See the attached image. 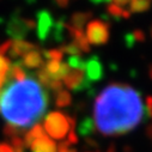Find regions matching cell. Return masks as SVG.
<instances>
[{"mask_svg":"<svg viewBox=\"0 0 152 152\" xmlns=\"http://www.w3.org/2000/svg\"><path fill=\"white\" fill-rule=\"evenodd\" d=\"M145 111L139 91L125 83H110L95 99L94 124L101 134L119 137L137 128Z\"/></svg>","mask_w":152,"mask_h":152,"instance_id":"obj_1","label":"cell"},{"mask_svg":"<svg viewBox=\"0 0 152 152\" xmlns=\"http://www.w3.org/2000/svg\"><path fill=\"white\" fill-rule=\"evenodd\" d=\"M48 107V97L42 86L32 78L9 80L0 95V113L13 126L25 129L36 125Z\"/></svg>","mask_w":152,"mask_h":152,"instance_id":"obj_2","label":"cell"},{"mask_svg":"<svg viewBox=\"0 0 152 152\" xmlns=\"http://www.w3.org/2000/svg\"><path fill=\"white\" fill-rule=\"evenodd\" d=\"M75 121L73 118L68 116L62 111H50L45 119L43 129L52 138L56 140H62L74 131Z\"/></svg>","mask_w":152,"mask_h":152,"instance_id":"obj_3","label":"cell"},{"mask_svg":"<svg viewBox=\"0 0 152 152\" xmlns=\"http://www.w3.org/2000/svg\"><path fill=\"white\" fill-rule=\"evenodd\" d=\"M85 36L88 42L92 46H103L108 43L110 37L109 23L101 19H92L86 24Z\"/></svg>","mask_w":152,"mask_h":152,"instance_id":"obj_4","label":"cell"},{"mask_svg":"<svg viewBox=\"0 0 152 152\" xmlns=\"http://www.w3.org/2000/svg\"><path fill=\"white\" fill-rule=\"evenodd\" d=\"M36 29V22L24 18L19 15H13L6 24V34L16 40H23L30 30Z\"/></svg>","mask_w":152,"mask_h":152,"instance_id":"obj_5","label":"cell"},{"mask_svg":"<svg viewBox=\"0 0 152 152\" xmlns=\"http://www.w3.org/2000/svg\"><path fill=\"white\" fill-rule=\"evenodd\" d=\"M64 85L72 91H82L89 86V80L86 79L85 71L83 69H72L62 79Z\"/></svg>","mask_w":152,"mask_h":152,"instance_id":"obj_6","label":"cell"},{"mask_svg":"<svg viewBox=\"0 0 152 152\" xmlns=\"http://www.w3.org/2000/svg\"><path fill=\"white\" fill-rule=\"evenodd\" d=\"M54 24L55 22L53 19V16L47 10H42L37 13L36 30H37V37H39L40 41L45 42L48 39L49 34L54 28Z\"/></svg>","mask_w":152,"mask_h":152,"instance_id":"obj_7","label":"cell"},{"mask_svg":"<svg viewBox=\"0 0 152 152\" xmlns=\"http://www.w3.org/2000/svg\"><path fill=\"white\" fill-rule=\"evenodd\" d=\"M85 75L89 82H98L103 78V65L97 55L85 60Z\"/></svg>","mask_w":152,"mask_h":152,"instance_id":"obj_8","label":"cell"},{"mask_svg":"<svg viewBox=\"0 0 152 152\" xmlns=\"http://www.w3.org/2000/svg\"><path fill=\"white\" fill-rule=\"evenodd\" d=\"M37 49V46L34 45V43H30L28 41H24V40H16V41H12V45H11V48L9 50V55L13 59H17L19 56H24L25 54H28L29 52L31 50H35Z\"/></svg>","mask_w":152,"mask_h":152,"instance_id":"obj_9","label":"cell"},{"mask_svg":"<svg viewBox=\"0 0 152 152\" xmlns=\"http://www.w3.org/2000/svg\"><path fill=\"white\" fill-rule=\"evenodd\" d=\"M30 150L31 152H56L58 146L52 138L45 134L30 145Z\"/></svg>","mask_w":152,"mask_h":152,"instance_id":"obj_10","label":"cell"},{"mask_svg":"<svg viewBox=\"0 0 152 152\" xmlns=\"http://www.w3.org/2000/svg\"><path fill=\"white\" fill-rule=\"evenodd\" d=\"M20 65L25 68H41L43 66V55L41 54V52H39L37 49L29 52L28 54H25L24 56H22L20 60Z\"/></svg>","mask_w":152,"mask_h":152,"instance_id":"obj_11","label":"cell"},{"mask_svg":"<svg viewBox=\"0 0 152 152\" xmlns=\"http://www.w3.org/2000/svg\"><path fill=\"white\" fill-rule=\"evenodd\" d=\"M92 13L91 12H74L69 18V25L74 29L83 30V28L91 20Z\"/></svg>","mask_w":152,"mask_h":152,"instance_id":"obj_12","label":"cell"},{"mask_svg":"<svg viewBox=\"0 0 152 152\" xmlns=\"http://www.w3.org/2000/svg\"><path fill=\"white\" fill-rule=\"evenodd\" d=\"M42 135H45V129H43V127H42L40 124L34 125L28 132H25V134H24V137H23L25 147H30V145H31L36 139H39V138L42 137Z\"/></svg>","mask_w":152,"mask_h":152,"instance_id":"obj_13","label":"cell"},{"mask_svg":"<svg viewBox=\"0 0 152 152\" xmlns=\"http://www.w3.org/2000/svg\"><path fill=\"white\" fill-rule=\"evenodd\" d=\"M26 78V73L24 71V67L20 65V62H15L10 66L9 73H7V79L6 80H23Z\"/></svg>","mask_w":152,"mask_h":152,"instance_id":"obj_14","label":"cell"},{"mask_svg":"<svg viewBox=\"0 0 152 152\" xmlns=\"http://www.w3.org/2000/svg\"><path fill=\"white\" fill-rule=\"evenodd\" d=\"M107 13L115 19H128L131 17L129 11H127L115 4H109L107 6Z\"/></svg>","mask_w":152,"mask_h":152,"instance_id":"obj_15","label":"cell"},{"mask_svg":"<svg viewBox=\"0 0 152 152\" xmlns=\"http://www.w3.org/2000/svg\"><path fill=\"white\" fill-rule=\"evenodd\" d=\"M152 0H132L129 4V13H142L150 10Z\"/></svg>","mask_w":152,"mask_h":152,"instance_id":"obj_16","label":"cell"},{"mask_svg":"<svg viewBox=\"0 0 152 152\" xmlns=\"http://www.w3.org/2000/svg\"><path fill=\"white\" fill-rule=\"evenodd\" d=\"M72 103V96L67 90H60L55 94V105L58 108H66L71 105Z\"/></svg>","mask_w":152,"mask_h":152,"instance_id":"obj_17","label":"cell"},{"mask_svg":"<svg viewBox=\"0 0 152 152\" xmlns=\"http://www.w3.org/2000/svg\"><path fill=\"white\" fill-rule=\"evenodd\" d=\"M10 61L5 55L0 54V89L3 88V85L6 83L7 79V73L10 69Z\"/></svg>","mask_w":152,"mask_h":152,"instance_id":"obj_18","label":"cell"},{"mask_svg":"<svg viewBox=\"0 0 152 152\" xmlns=\"http://www.w3.org/2000/svg\"><path fill=\"white\" fill-rule=\"evenodd\" d=\"M3 132H4V135L7 139H11V138H15V137H22L23 133L25 134V129H23L20 127H17V126H13L11 124H6Z\"/></svg>","mask_w":152,"mask_h":152,"instance_id":"obj_19","label":"cell"},{"mask_svg":"<svg viewBox=\"0 0 152 152\" xmlns=\"http://www.w3.org/2000/svg\"><path fill=\"white\" fill-rule=\"evenodd\" d=\"M61 50H62V53L65 54H69L71 56H82V50H80V48L75 45L73 41L72 42H68V43H66V45H64L61 48H60Z\"/></svg>","mask_w":152,"mask_h":152,"instance_id":"obj_20","label":"cell"},{"mask_svg":"<svg viewBox=\"0 0 152 152\" xmlns=\"http://www.w3.org/2000/svg\"><path fill=\"white\" fill-rule=\"evenodd\" d=\"M95 124H94V121L91 120V119H85L82 124H80V126H79V133L82 134V135H84V137H88V135H90L91 133H94V131H95Z\"/></svg>","mask_w":152,"mask_h":152,"instance_id":"obj_21","label":"cell"},{"mask_svg":"<svg viewBox=\"0 0 152 152\" xmlns=\"http://www.w3.org/2000/svg\"><path fill=\"white\" fill-rule=\"evenodd\" d=\"M42 55L47 60H56V61H61L62 58H64V53L60 48H53V49L45 50L42 53Z\"/></svg>","mask_w":152,"mask_h":152,"instance_id":"obj_22","label":"cell"},{"mask_svg":"<svg viewBox=\"0 0 152 152\" xmlns=\"http://www.w3.org/2000/svg\"><path fill=\"white\" fill-rule=\"evenodd\" d=\"M9 142H10V145L13 147V151H15V152H24L25 145H24L23 137H15V138H11V139H9Z\"/></svg>","mask_w":152,"mask_h":152,"instance_id":"obj_23","label":"cell"},{"mask_svg":"<svg viewBox=\"0 0 152 152\" xmlns=\"http://www.w3.org/2000/svg\"><path fill=\"white\" fill-rule=\"evenodd\" d=\"M131 36L133 39V42H145L146 35L141 29H135L131 32Z\"/></svg>","mask_w":152,"mask_h":152,"instance_id":"obj_24","label":"cell"},{"mask_svg":"<svg viewBox=\"0 0 152 152\" xmlns=\"http://www.w3.org/2000/svg\"><path fill=\"white\" fill-rule=\"evenodd\" d=\"M56 151H58V152H75V148L72 147L71 144H69L67 140H65V141H62L61 144H59Z\"/></svg>","mask_w":152,"mask_h":152,"instance_id":"obj_25","label":"cell"},{"mask_svg":"<svg viewBox=\"0 0 152 152\" xmlns=\"http://www.w3.org/2000/svg\"><path fill=\"white\" fill-rule=\"evenodd\" d=\"M11 45H12V41H6L4 42L1 46H0V54L1 55H5L9 53L10 48H11Z\"/></svg>","mask_w":152,"mask_h":152,"instance_id":"obj_26","label":"cell"},{"mask_svg":"<svg viewBox=\"0 0 152 152\" xmlns=\"http://www.w3.org/2000/svg\"><path fill=\"white\" fill-rule=\"evenodd\" d=\"M0 152H15V151H13V147L10 145V142L0 141Z\"/></svg>","mask_w":152,"mask_h":152,"instance_id":"obj_27","label":"cell"},{"mask_svg":"<svg viewBox=\"0 0 152 152\" xmlns=\"http://www.w3.org/2000/svg\"><path fill=\"white\" fill-rule=\"evenodd\" d=\"M111 1H113V4H115V5L120 6V7H122V6L129 5L132 3V0H111Z\"/></svg>","mask_w":152,"mask_h":152,"instance_id":"obj_28","label":"cell"},{"mask_svg":"<svg viewBox=\"0 0 152 152\" xmlns=\"http://www.w3.org/2000/svg\"><path fill=\"white\" fill-rule=\"evenodd\" d=\"M54 1L56 3V5L61 9H66L69 4V0H54Z\"/></svg>","mask_w":152,"mask_h":152,"instance_id":"obj_29","label":"cell"},{"mask_svg":"<svg viewBox=\"0 0 152 152\" xmlns=\"http://www.w3.org/2000/svg\"><path fill=\"white\" fill-rule=\"evenodd\" d=\"M145 133H146V137L148 139H152V124L151 125H147V127L145 129Z\"/></svg>","mask_w":152,"mask_h":152,"instance_id":"obj_30","label":"cell"},{"mask_svg":"<svg viewBox=\"0 0 152 152\" xmlns=\"http://www.w3.org/2000/svg\"><path fill=\"white\" fill-rule=\"evenodd\" d=\"M109 1L110 0H91V3H94V4H105Z\"/></svg>","mask_w":152,"mask_h":152,"instance_id":"obj_31","label":"cell"},{"mask_svg":"<svg viewBox=\"0 0 152 152\" xmlns=\"http://www.w3.org/2000/svg\"><path fill=\"white\" fill-rule=\"evenodd\" d=\"M107 152H116V147H115V145H114V144H111V145L108 147Z\"/></svg>","mask_w":152,"mask_h":152,"instance_id":"obj_32","label":"cell"},{"mask_svg":"<svg viewBox=\"0 0 152 152\" xmlns=\"http://www.w3.org/2000/svg\"><path fill=\"white\" fill-rule=\"evenodd\" d=\"M147 73H148V77H150V79L152 80V64L148 66V71H147Z\"/></svg>","mask_w":152,"mask_h":152,"instance_id":"obj_33","label":"cell"},{"mask_svg":"<svg viewBox=\"0 0 152 152\" xmlns=\"http://www.w3.org/2000/svg\"><path fill=\"white\" fill-rule=\"evenodd\" d=\"M150 35H151V39H152V25H151V28H150Z\"/></svg>","mask_w":152,"mask_h":152,"instance_id":"obj_34","label":"cell"},{"mask_svg":"<svg viewBox=\"0 0 152 152\" xmlns=\"http://www.w3.org/2000/svg\"><path fill=\"white\" fill-rule=\"evenodd\" d=\"M0 95H1V90H0Z\"/></svg>","mask_w":152,"mask_h":152,"instance_id":"obj_35","label":"cell"},{"mask_svg":"<svg viewBox=\"0 0 152 152\" xmlns=\"http://www.w3.org/2000/svg\"><path fill=\"white\" fill-rule=\"evenodd\" d=\"M151 118H152V116H151Z\"/></svg>","mask_w":152,"mask_h":152,"instance_id":"obj_36","label":"cell"}]
</instances>
